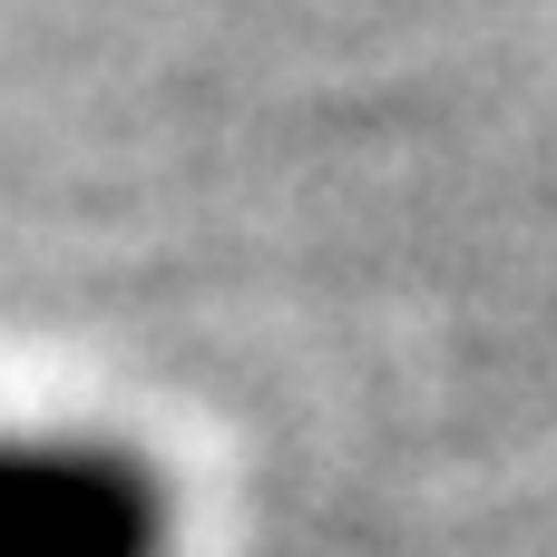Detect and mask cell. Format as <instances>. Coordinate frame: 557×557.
Here are the masks:
<instances>
[{
	"label": "cell",
	"instance_id": "6da1fadb",
	"mask_svg": "<svg viewBox=\"0 0 557 557\" xmlns=\"http://www.w3.org/2000/svg\"><path fill=\"white\" fill-rule=\"evenodd\" d=\"M0 557H166V490L108 441L0 431Z\"/></svg>",
	"mask_w": 557,
	"mask_h": 557
}]
</instances>
